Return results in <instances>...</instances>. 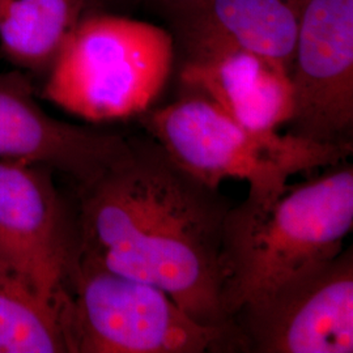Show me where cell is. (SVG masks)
Instances as JSON below:
<instances>
[{"label":"cell","mask_w":353,"mask_h":353,"mask_svg":"<svg viewBox=\"0 0 353 353\" xmlns=\"http://www.w3.org/2000/svg\"><path fill=\"white\" fill-rule=\"evenodd\" d=\"M64 310L0 254V353H68Z\"/></svg>","instance_id":"4fadbf2b"},{"label":"cell","mask_w":353,"mask_h":353,"mask_svg":"<svg viewBox=\"0 0 353 353\" xmlns=\"http://www.w3.org/2000/svg\"><path fill=\"white\" fill-rule=\"evenodd\" d=\"M353 228V168L347 163L270 198L248 195L225 217L221 299L229 321L245 305L343 250Z\"/></svg>","instance_id":"7a4b0ae2"},{"label":"cell","mask_w":353,"mask_h":353,"mask_svg":"<svg viewBox=\"0 0 353 353\" xmlns=\"http://www.w3.org/2000/svg\"><path fill=\"white\" fill-rule=\"evenodd\" d=\"M182 48L179 80L186 94L214 102L255 132H274L290 123L293 87L290 74L276 64L221 42H185Z\"/></svg>","instance_id":"30bf717a"},{"label":"cell","mask_w":353,"mask_h":353,"mask_svg":"<svg viewBox=\"0 0 353 353\" xmlns=\"http://www.w3.org/2000/svg\"><path fill=\"white\" fill-rule=\"evenodd\" d=\"M305 0H190L165 10L185 42H221L252 51L290 76Z\"/></svg>","instance_id":"8fae6325"},{"label":"cell","mask_w":353,"mask_h":353,"mask_svg":"<svg viewBox=\"0 0 353 353\" xmlns=\"http://www.w3.org/2000/svg\"><path fill=\"white\" fill-rule=\"evenodd\" d=\"M290 134L353 144V0H305L290 70Z\"/></svg>","instance_id":"52a82bcc"},{"label":"cell","mask_w":353,"mask_h":353,"mask_svg":"<svg viewBox=\"0 0 353 353\" xmlns=\"http://www.w3.org/2000/svg\"><path fill=\"white\" fill-rule=\"evenodd\" d=\"M144 115L152 139L185 172L214 189L229 178L246 181L249 194L259 198L275 196L290 176L341 164L353 152V144L255 132L196 94Z\"/></svg>","instance_id":"277c9868"},{"label":"cell","mask_w":353,"mask_h":353,"mask_svg":"<svg viewBox=\"0 0 353 353\" xmlns=\"http://www.w3.org/2000/svg\"><path fill=\"white\" fill-rule=\"evenodd\" d=\"M131 140L51 117L21 71L0 74V160L41 165L87 186L125 160Z\"/></svg>","instance_id":"9c48e42d"},{"label":"cell","mask_w":353,"mask_h":353,"mask_svg":"<svg viewBox=\"0 0 353 353\" xmlns=\"http://www.w3.org/2000/svg\"><path fill=\"white\" fill-rule=\"evenodd\" d=\"M135 1L144 3V4H151V6H154L157 8H161L163 11H165V10L170 8V7H174V6H178V4L186 3V1H190V0H135Z\"/></svg>","instance_id":"5bb4252c"},{"label":"cell","mask_w":353,"mask_h":353,"mask_svg":"<svg viewBox=\"0 0 353 353\" xmlns=\"http://www.w3.org/2000/svg\"><path fill=\"white\" fill-rule=\"evenodd\" d=\"M232 325L252 352H352V248L245 305Z\"/></svg>","instance_id":"8992f818"},{"label":"cell","mask_w":353,"mask_h":353,"mask_svg":"<svg viewBox=\"0 0 353 353\" xmlns=\"http://www.w3.org/2000/svg\"><path fill=\"white\" fill-rule=\"evenodd\" d=\"M76 261L151 284L204 325L234 327L221 299L220 255L230 203L153 139L79 188Z\"/></svg>","instance_id":"6da1fadb"},{"label":"cell","mask_w":353,"mask_h":353,"mask_svg":"<svg viewBox=\"0 0 353 353\" xmlns=\"http://www.w3.org/2000/svg\"><path fill=\"white\" fill-rule=\"evenodd\" d=\"M90 0H0V48L17 67L48 72Z\"/></svg>","instance_id":"7c38bea8"},{"label":"cell","mask_w":353,"mask_h":353,"mask_svg":"<svg viewBox=\"0 0 353 353\" xmlns=\"http://www.w3.org/2000/svg\"><path fill=\"white\" fill-rule=\"evenodd\" d=\"M0 254L65 307L76 258V224L65 212L52 170L0 160Z\"/></svg>","instance_id":"ba28073f"},{"label":"cell","mask_w":353,"mask_h":353,"mask_svg":"<svg viewBox=\"0 0 353 353\" xmlns=\"http://www.w3.org/2000/svg\"><path fill=\"white\" fill-rule=\"evenodd\" d=\"M174 34L118 14H84L48 71L43 97L92 123L148 113L170 76Z\"/></svg>","instance_id":"3957f363"},{"label":"cell","mask_w":353,"mask_h":353,"mask_svg":"<svg viewBox=\"0 0 353 353\" xmlns=\"http://www.w3.org/2000/svg\"><path fill=\"white\" fill-rule=\"evenodd\" d=\"M64 312L68 353H204L240 341L204 325L164 290L76 261Z\"/></svg>","instance_id":"5b68a950"}]
</instances>
